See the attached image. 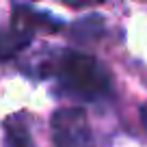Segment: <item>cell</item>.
<instances>
[{"label":"cell","instance_id":"cell-3","mask_svg":"<svg viewBox=\"0 0 147 147\" xmlns=\"http://www.w3.org/2000/svg\"><path fill=\"white\" fill-rule=\"evenodd\" d=\"M35 32L30 28L11 24L9 28H0V61H9L18 56L26 46H30Z\"/></svg>","mask_w":147,"mask_h":147},{"label":"cell","instance_id":"cell-4","mask_svg":"<svg viewBox=\"0 0 147 147\" xmlns=\"http://www.w3.org/2000/svg\"><path fill=\"white\" fill-rule=\"evenodd\" d=\"M5 147H32L30 128L24 115H11L5 121Z\"/></svg>","mask_w":147,"mask_h":147},{"label":"cell","instance_id":"cell-2","mask_svg":"<svg viewBox=\"0 0 147 147\" xmlns=\"http://www.w3.org/2000/svg\"><path fill=\"white\" fill-rule=\"evenodd\" d=\"M54 147H95L93 132L84 110L78 106H63L52 115Z\"/></svg>","mask_w":147,"mask_h":147},{"label":"cell","instance_id":"cell-1","mask_svg":"<svg viewBox=\"0 0 147 147\" xmlns=\"http://www.w3.org/2000/svg\"><path fill=\"white\" fill-rule=\"evenodd\" d=\"M39 76L56 82L59 95L80 102H100L113 93V78L108 67L89 52L52 50L39 65Z\"/></svg>","mask_w":147,"mask_h":147}]
</instances>
